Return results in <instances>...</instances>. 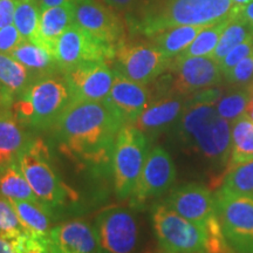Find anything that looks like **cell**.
<instances>
[{
    "label": "cell",
    "instance_id": "cell-20",
    "mask_svg": "<svg viewBox=\"0 0 253 253\" xmlns=\"http://www.w3.org/2000/svg\"><path fill=\"white\" fill-rule=\"evenodd\" d=\"M12 58L20 62L30 72L33 80L49 75H55L60 72L54 53L40 43L23 40L9 53Z\"/></svg>",
    "mask_w": 253,
    "mask_h": 253
},
{
    "label": "cell",
    "instance_id": "cell-8",
    "mask_svg": "<svg viewBox=\"0 0 253 253\" xmlns=\"http://www.w3.org/2000/svg\"><path fill=\"white\" fill-rule=\"evenodd\" d=\"M216 210L230 248L253 253V197L221 185L214 194Z\"/></svg>",
    "mask_w": 253,
    "mask_h": 253
},
{
    "label": "cell",
    "instance_id": "cell-3",
    "mask_svg": "<svg viewBox=\"0 0 253 253\" xmlns=\"http://www.w3.org/2000/svg\"><path fill=\"white\" fill-rule=\"evenodd\" d=\"M232 8V0H166L145 11L132 28L150 38L171 27L209 26L230 18Z\"/></svg>",
    "mask_w": 253,
    "mask_h": 253
},
{
    "label": "cell",
    "instance_id": "cell-17",
    "mask_svg": "<svg viewBox=\"0 0 253 253\" xmlns=\"http://www.w3.org/2000/svg\"><path fill=\"white\" fill-rule=\"evenodd\" d=\"M151 99L153 93L147 84L129 80L115 72L113 87L104 102L125 125H134Z\"/></svg>",
    "mask_w": 253,
    "mask_h": 253
},
{
    "label": "cell",
    "instance_id": "cell-43",
    "mask_svg": "<svg viewBox=\"0 0 253 253\" xmlns=\"http://www.w3.org/2000/svg\"><path fill=\"white\" fill-rule=\"evenodd\" d=\"M134 0H104L106 5H108L109 7L118 11H126L129 6L131 5V2Z\"/></svg>",
    "mask_w": 253,
    "mask_h": 253
},
{
    "label": "cell",
    "instance_id": "cell-27",
    "mask_svg": "<svg viewBox=\"0 0 253 253\" xmlns=\"http://www.w3.org/2000/svg\"><path fill=\"white\" fill-rule=\"evenodd\" d=\"M33 81L30 72L6 53H0V86L14 95L15 99Z\"/></svg>",
    "mask_w": 253,
    "mask_h": 253
},
{
    "label": "cell",
    "instance_id": "cell-37",
    "mask_svg": "<svg viewBox=\"0 0 253 253\" xmlns=\"http://www.w3.org/2000/svg\"><path fill=\"white\" fill-rule=\"evenodd\" d=\"M18 0H0V28L14 23Z\"/></svg>",
    "mask_w": 253,
    "mask_h": 253
},
{
    "label": "cell",
    "instance_id": "cell-35",
    "mask_svg": "<svg viewBox=\"0 0 253 253\" xmlns=\"http://www.w3.org/2000/svg\"><path fill=\"white\" fill-rule=\"evenodd\" d=\"M251 54H253V36L246 39L244 42L239 43L233 49H231L225 55V58L219 62V67L223 75L227 74L237 63H239L242 60L248 58Z\"/></svg>",
    "mask_w": 253,
    "mask_h": 253
},
{
    "label": "cell",
    "instance_id": "cell-29",
    "mask_svg": "<svg viewBox=\"0 0 253 253\" xmlns=\"http://www.w3.org/2000/svg\"><path fill=\"white\" fill-rule=\"evenodd\" d=\"M251 36H253V28L251 26H249L244 21L230 15L229 23L221 33L219 42H218L216 49L213 50L210 58H212L214 61L219 63L231 49L235 48L239 43L244 42Z\"/></svg>",
    "mask_w": 253,
    "mask_h": 253
},
{
    "label": "cell",
    "instance_id": "cell-38",
    "mask_svg": "<svg viewBox=\"0 0 253 253\" xmlns=\"http://www.w3.org/2000/svg\"><path fill=\"white\" fill-rule=\"evenodd\" d=\"M24 253H50L49 239H37L26 235Z\"/></svg>",
    "mask_w": 253,
    "mask_h": 253
},
{
    "label": "cell",
    "instance_id": "cell-13",
    "mask_svg": "<svg viewBox=\"0 0 253 253\" xmlns=\"http://www.w3.org/2000/svg\"><path fill=\"white\" fill-rule=\"evenodd\" d=\"M176 181V168L164 148H151L130 198L132 208H141L147 201L157 198L171 188Z\"/></svg>",
    "mask_w": 253,
    "mask_h": 253
},
{
    "label": "cell",
    "instance_id": "cell-19",
    "mask_svg": "<svg viewBox=\"0 0 253 253\" xmlns=\"http://www.w3.org/2000/svg\"><path fill=\"white\" fill-rule=\"evenodd\" d=\"M49 251L50 253H101L95 227L80 219L68 220L52 227Z\"/></svg>",
    "mask_w": 253,
    "mask_h": 253
},
{
    "label": "cell",
    "instance_id": "cell-40",
    "mask_svg": "<svg viewBox=\"0 0 253 253\" xmlns=\"http://www.w3.org/2000/svg\"><path fill=\"white\" fill-rule=\"evenodd\" d=\"M231 17L239 19V20L244 21L253 28V0L248 2L244 6H240V7L232 8L231 12Z\"/></svg>",
    "mask_w": 253,
    "mask_h": 253
},
{
    "label": "cell",
    "instance_id": "cell-34",
    "mask_svg": "<svg viewBox=\"0 0 253 253\" xmlns=\"http://www.w3.org/2000/svg\"><path fill=\"white\" fill-rule=\"evenodd\" d=\"M224 78L235 86L244 87L245 89L253 88V54L237 63Z\"/></svg>",
    "mask_w": 253,
    "mask_h": 253
},
{
    "label": "cell",
    "instance_id": "cell-46",
    "mask_svg": "<svg viewBox=\"0 0 253 253\" xmlns=\"http://www.w3.org/2000/svg\"><path fill=\"white\" fill-rule=\"evenodd\" d=\"M157 253H172V252H169V251H166V250H161L160 252H157Z\"/></svg>",
    "mask_w": 253,
    "mask_h": 253
},
{
    "label": "cell",
    "instance_id": "cell-24",
    "mask_svg": "<svg viewBox=\"0 0 253 253\" xmlns=\"http://www.w3.org/2000/svg\"><path fill=\"white\" fill-rule=\"evenodd\" d=\"M251 160H253V122L244 114L231 126L230 158L224 177L235 167Z\"/></svg>",
    "mask_w": 253,
    "mask_h": 253
},
{
    "label": "cell",
    "instance_id": "cell-11",
    "mask_svg": "<svg viewBox=\"0 0 253 253\" xmlns=\"http://www.w3.org/2000/svg\"><path fill=\"white\" fill-rule=\"evenodd\" d=\"M94 227L101 253H135L140 233L130 210L121 207L103 209Z\"/></svg>",
    "mask_w": 253,
    "mask_h": 253
},
{
    "label": "cell",
    "instance_id": "cell-16",
    "mask_svg": "<svg viewBox=\"0 0 253 253\" xmlns=\"http://www.w3.org/2000/svg\"><path fill=\"white\" fill-rule=\"evenodd\" d=\"M166 204L204 229L208 221L217 216L216 199L211 190L196 183L173 189L167 197Z\"/></svg>",
    "mask_w": 253,
    "mask_h": 253
},
{
    "label": "cell",
    "instance_id": "cell-4",
    "mask_svg": "<svg viewBox=\"0 0 253 253\" xmlns=\"http://www.w3.org/2000/svg\"><path fill=\"white\" fill-rule=\"evenodd\" d=\"M71 102L67 84L58 74L36 79L12 104V112L25 128L49 130L62 110Z\"/></svg>",
    "mask_w": 253,
    "mask_h": 253
},
{
    "label": "cell",
    "instance_id": "cell-5",
    "mask_svg": "<svg viewBox=\"0 0 253 253\" xmlns=\"http://www.w3.org/2000/svg\"><path fill=\"white\" fill-rule=\"evenodd\" d=\"M17 161L41 203L52 209L78 199V195L61 181L53 168L48 147L41 138L28 141Z\"/></svg>",
    "mask_w": 253,
    "mask_h": 253
},
{
    "label": "cell",
    "instance_id": "cell-1",
    "mask_svg": "<svg viewBox=\"0 0 253 253\" xmlns=\"http://www.w3.org/2000/svg\"><path fill=\"white\" fill-rule=\"evenodd\" d=\"M125 123L104 101H71L49 129L62 154L79 164L106 166Z\"/></svg>",
    "mask_w": 253,
    "mask_h": 253
},
{
    "label": "cell",
    "instance_id": "cell-39",
    "mask_svg": "<svg viewBox=\"0 0 253 253\" xmlns=\"http://www.w3.org/2000/svg\"><path fill=\"white\" fill-rule=\"evenodd\" d=\"M25 239H26V235L14 240L0 237V253H24Z\"/></svg>",
    "mask_w": 253,
    "mask_h": 253
},
{
    "label": "cell",
    "instance_id": "cell-18",
    "mask_svg": "<svg viewBox=\"0 0 253 253\" xmlns=\"http://www.w3.org/2000/svg\"><path fill=\"white\" fill-rule=\"evenodd\" d=\"M188 96L168 93L154 96L134 126L149 140L157 137L170 126L176 125L181 118Z\"/></svg>",
    "mask_w": 253,
    "mask_h": 253
},
{
    "label": "cell",
    "instance_id": "cell-23",
    "mask_svg": "<svg viewBox=\"0 0 253 253\" xmlns=\"http://www.w3.org/2000/svg\"><path fill=\"white\" fill-rule=\"evenodd\" d=\"M25 233L37 239H49L52 230V211L41 202L14 201L12 202Z\"/></svg>",
    "mask_w": 253,
    "mask_h": 253
},
{
    "label": "cell",
    "instance_id": "cell-22",
    "mask_svg": "<svg viewBox=\"0 0 253 253\" xmlns=\"http://www.w3.org/2000/svg\"><path fill=\"white\" fill-rule=\"evenodd\" d=\"M75 4H65L41 11L38 42L54 53L56 41L74 24Z\"/></svg>",
    "mask_w": 253,
    "mask_h": 253
},
{
    "label": "cell",
    "instance_id": "cell-14",
    "mask_svg": "<svg viewBox=\"0 0 253 253\" xmlns=\"http://www.w3.org/2000/svg\"><path fill=\"white\" fill-rule=\"evenodd\" d=\"M74 23L97 40L118 49L126 41L125 25L115 9L99 0H80L75 4Z\"/></svg>",
    "mask_w": 253,
    "mask_h": 253
},
{
    "label": "cell",
    "instance_id": "cell-28",
    "mask_svg": "<svg viewBox=\"0 0 253 253\" xmlns=\"http://www.w3.org/2000/svg\"><path fill=\"white\" fill-rule=\"evenodd\" d=\"M41 8L37 0H18L14 25L24 40L38 42Z\"/></svg>",
    "mask_w": 253,
    "mask_h": 253
},
{
    "label": "cell",
    "instance_id": "cell-42",
    "mask_svg": "<svg viewBox=\"0 0 253 253\" xmlns=\"http://www.w3.org/2000/svg\"><path fill=\"white\" fill-rule=\"evenodd\" d=\"M80 0H39V5L41 11L49 7H55V6H61L65 4H77Z\"/></svg>",
    "mask_w": 253,
    "mask_h": 253
},
{
    "label": "cell",
    "instance_id": "cell-6",
    "mask_svg": "<svg viewBox=\"0 0 253 253\" xmlns=\"http://www.w3.org/2000/svg\"><path fill=\"white\" fill-rule=\"evenodd\" d=\"M150 140L134 125H125L114 145L112 166L114 188L120 199L129 198L149 154Z\"/></svg>",
    "mask_w": 253,
    "mask_h": 253
},
{
    "label": "cell",
    "instance_id": "cell-36",
    "mask_svg": "<svg viewBox=\"0 0 253 253\" xmlns=\"http://www.w3.org/2000/svg\"><path fill=\"white\" fill-rule=\"evenodd\" d=\"M23 40L14 24L0 28V53L9 54Z\"/></svg>",
    "mask_w": 253,
    "mask_h": 253
},
{
    "label": "cell",
    "instance_id": "cell-44",
    "mask_svg": "<svg viewBox=\"0 0 253 253\" xmlns=\"http://www.w3.org/2000/svg\"><path fill=\"white\" fill-rule=\"evenodd\" d=\"M251 97H250L249 102H248V106H246V109H245V115L248 116V118L251 120L253 122V88H251Z\"/></svg>",
    "mask_w": 253,
    "mask_h": 253
},
{
    "label": "cell",
    "instance_id": "cell-7",
    "mask_svg": "<svg viewBox=\"0 0 253 253\" xmlns=\"http://www.w3.org/2000/svg\"><path fill=\"white\" fill-rule=\"evenodd\" d=\"M151 223L162 250L172 253H208L207 230L177 213L166 203L154 205Z\"/></svg>",
    "mask_w": 253,
    "mask_h": 253
},
{
    "label": "cell",
    "instance_id": "cell-12",
    "mask_svg": "<svg viewBox=\"0 0 253 253\" xmlns=\"http://www.w3.org/2000/svg\"><path fill=\"white\" fill-rule=\"evenodd\" d=\"M168 71L171 72L170 91L182 96L214 87L223 80L219 63L210 56L182 58L177 55L171 59Z\"/></svg>",
    "mask_w": 253,
    "mask_h": 253
},
{
    "label": "cell",
    "instance_id": "cell-9",
    "mask_svg": "<svg viewBox=\"0 0 253 253\" xmlns=\"http://www.w3.org/2000/svg\"><path fill=\"white\" fill-rule=\"evenodd\" d=\"M171 59L153 43L123 41L116 49L114 71L142 84H149L169 68Z\"/></svg>",
    "mask_w": 253,
    "mask_h": 253
},
{
    "label": "cell",
    "instance_id": "cell-45",
    "mask_svg": "<svg viewBox=\"0 0 253 253\" xmlns=\"http://www.w3.org/2000/svg\"><path fill=\"white\" fill-rule=\"evenodd\" d=\"M250 1H252V0H232L233 8L240 7V6H244V5H246Z\"/></svg>",
    "mask_w": 253,
    "mask_h": 253
},
{
    "label": "cell",
    "instance_id": "cell-30",
    "mask_svg": "<svg viewBox=\"0 0 253 253\" xmlns=\"http://www.w3.org/2000/svg\"><path fill=\"white\" fill-rule=\"evenodd\" d=\"M230 18L221 20L219 23L209 25L199 32L196 39L190 43L186 49L183 50L178 56L182 58H189V56H211L213 50L219 42L220 36L223 31L225 30Z\"/></svg>",
    "mask_w": 253,
    "mask_h": 253
},
{
    "label": "cell",
    "instance_id": "cell-15",
    "mask_svg": "<svg viewBox=\"0 0 253 253\" xmlns=\"http://www.w3.org/2000/svg\"><path fill=\"white\" fill-rule=\"evenodd\" d=\"M71 101H104L112 89L115 71L107 62H88L62 73Z\"/></svg>",
    "mask_w": 253,
    "mask_h": 253
},
{
    "label": "cell",
    "instance_id": "cell-33",
    "mask_svg": "<svg viewBox=\"0 0 253 253\" xmlns=\"http://www.w3.org/2000/svg\"><path fill=\"white\" fill-rule=\"evenodd\" d=\"M223 185L238 194L253 197V160L230 170L224 177Z\"/></svg>",
    "mask_w": 253,
    "mask_h": 253
},
{
    "label": "cell",
    "instance_id": "cell-10",
    "mask_svg": "<svg viewBox=\"0 0 253 253\" xmlns=\"http://www.w3.org/2000/svg\"><path fill=\"white\" fill-rule=\"evenodd\" d=\"M116 48L97 40L74 23L56 41L54 56L61 74L75 66L88 62H112Z\"/></svg>",
    "mask_w": 253,
    "mask_h": 253
},
{
    "label": "cell",
    "instance_id": "cell-26",
    "mask_svg": "<svg viewBox=\"0 0 253 253\" xmlns=\"http://www.w3.org/2000/svg\"><path fill=\"white\" fill-rule=\"evenodd\" d=\"M0 195L11 202H40L32 190L30 183L25 178L24 173L21 172L18 161L17 163L12 162L0 168Z\"/></svg>",
    "mask_w": 253,
    "mask_h": 253
},
{
    "label": "cell",
    "instance_id": "cell-41",
    "mask_svg": "<svg viewBox=\"0 0 253 253\" xmlns=\"http://www.w3.org/2000/svg\"><path fill=\"white\" fill-rule=\"evenodd\" d=\"M14 95H12L9 91L4 89V88L0 86V109L11 108L12 104L14 103Z\"/></svg>",
    "mask_w": 253,
    "mask_h": 253
},
{
    "label": "cell",
    "instance_id": "cell-2",
    "mask_svg": "<svg viewBox=\"0 0 253 253\" xmlns=\"http://www.w3.org/2000/svg\"><path fill=\"white\" fill-rule=\"evenodd\" d=\"M214 104L188 96L181 118L176 123V132L189 149L225 171L231 150V126L218 114Z\"/></svg>",
    "mask_w": 253,
    "mask_h": 253
},
{
    "label": "cell",
    "instance_id": "cell-47",
    "mask_svg": "<svg viewBox=\"0 0 253 253\" xmlns=\"http://www.w3.org/2000/svg\"><path fill=\"white\" fill-rule=\"evenodd\" d=\"M145 253H151V252H145Z\"/></svg>",
    "mask_w": 253,
    "mask_h": 253
},
{
    "label": "cell",
    "instance_id": "cell-31",
    "mask_svg": "<svg viewBox=\"0 0 253 253\" xmlns=\"http://www.w3.org/2000/svg\"><path fill=\"white\" fill-rule=\"evenodd\" d=\"M250 97H251V90L244 88V89L235 90L226 95H221L214 106L221 118L231 123L244 115Z\"/></svg>",
    "mask_w": 253,
    "mask_h": 253
},
{
    "label": "cell",
    "instance_id": "cell-21",
    "mask_svg": "<svg viewBox=\"0 0 253 253\" xmlns=\"http://www.w3.org/2000/svg\"><path fill=\"white\" fill-rule=\"evenodd\" d=\"M25 126L18 121L11 108L0 109V168L18 160L27 144Z\"/></svg>",
    "mask_w": 253,
    "mask_h": 253
},
{
    "label": "cell",
    "instance_id": "cell-32",
    "mask_svg": "<svg viewBox=\"0 0 253 253\" xmlns=\"http://www.w3.org/2000/svg\"><path fill=\"white\" fill-rule=\"evenodd\" d=\"M26 235L12 202L0 195V237L14 240Z\"/></svg>",
    "mask_w": 253,
    "mask_h": 253
},
{
    "label": "cell",
    "instance_id": "cell-25",
    "mask_svg": "<svg viewBox=\"0 0 253 253\" xmlns=\"http://www.w3.org/2000/svg\"><path fill=\"white\" fill-rule=\"evenodd\" d=\"M205 26H177L161 31L151 36V43L161 50L168 59L181 54L196 39Z\"/></svg>",
    "mask_w": 253,
    "mask_h": 253
}]
</instances>
